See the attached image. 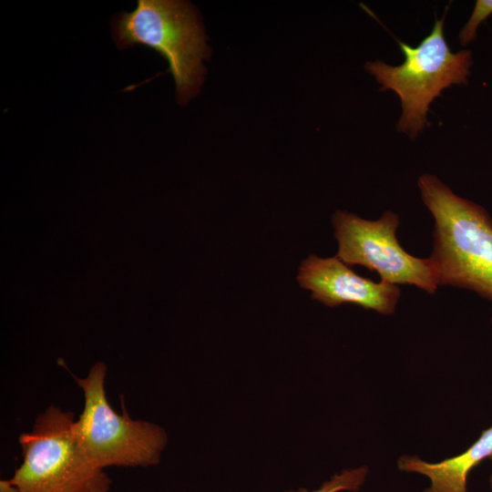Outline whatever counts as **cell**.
Here are the masks:
<instances>
[{
    "label": "cell",
    "instance_id": "3957f363",
    "mask_svg": "<svg viewBox=\"0 0 492 492\" xmlns=\"http://www.w3.org/2000/svg\"><path fill=\"white\" fill-rule=\"evenodd\" d=\"M113 36L118 48L142 45L169 63L181 103L196 95L209 57L206 36L193 7L183 1L138 0L132 12L116 19Z\"/></svg>",
    "mask_w": 492,
    "mask_h": 492
},
{
    "label": "cell",
    "instance_id": "30bf717a",
    "mask_svg": "<svg viewBox=\"0 0 492 492\" xmlns=\"http://www.w3.org/2000/svg\"><path fill=\"white\" fill-rule=\"evenodd\" d=\"M492 15V0H477L467 22L458 34L461 46H466L477 38L478 26Z\"/></svg>",
    "mask_w": 492,
    "mask_h": 492
},
{
    "label": "cell",
    "instance_id": "9c48e42d",
    "mask_svg": "<svg viewBox=\"0 0 492 492\" xmlns=\"http://www.w3.org/2000/svg\"><path fill=\"white\" fill-rule=\"evenodd\" d=\"M367 474L368 468L366 466H358L335 474L316 489L307 490L305 488H299L298 490H290L287 492H354L363 486Z\"/></svg>",
    "mask_w": 492,
    "mask_h": 492
},
{
    "label": "cell",
    "instance_id": "7a4b0ae2",
    "mask_svg": "<svg viewBox=\"0 0 492 492\" xmlns=\"http://www.w3.org/2000/svg\"><path fill=\"white\" fill-rule=\"evenodd\" d=\"M447 8L418 46L397 40L405 56L401 65L391 66L379 59L364 65L365 71L380 84V91L392 90L398 96L402 113L396 128L412 139L429 125L427 113L433 100L451 86L468 83L472 52L450 50L445 36Z\"/></svg>",
    "mask_w": 492,
    "mask_h": 492
},
{
    "label": "cell",
    "instance_id": "8992f818",
    "mask_svg": "<svg viewBox=\"0 0 492 492\" xmlns=\"http://www.w3.org/2000/svg\"><path fill=\"white\" fill-rule=\"evenodd\" d=\"M336 256L349 267L363 265L376 271L381 281L391 284H409L435 293L438 283L435 266L428 259L410 255L395 236L397 214L387 210L376 220L337 210L333 216Z\"/></svg>",
    "mask_w": 492,
    "mask_h": 492
},
{
    "label": "cell",
    "instance_id": "277c9868",
    "mask_svg": "<svg viewBox=\"0 0 492 492\" xmlns=\"http://www.w3.org/2000/svg\"><path fill=\"white\" fill-rule=\"evenodd\" d=\"M74 417L49 405L19 436L23 463L10 480L21 492H108L112 480L85 455Z\"/></svg>",
    "mask_w": 492,
    "mask_h": 492
},
{
    "label": "cell",
    "instance_id": "6da1fadb",
    "mask_svg": "<svg viewBox=\"0 0 492 492\" xmlns=\"http://www.w3.org/2000/svg\"><path fill=\"white\" fill-rule=\"evenodd\" d=\"M435 219L431 256L438 286L472 290L492 301V219L480 205L455 194L437 177L417 182Z\"/></svg>",
    "mask_w": 492,
    "mask_h": 492
},
{
    "label": "cell",
    "instance_id": "5b68a950",
    "mask_svg": "<svg viewBox=\"0 0 492 492\" xmlns=\"http://www.w3.org/2000/svg\"><path fill=\"white\" fill-rule=\"evenodd\" d=\"M84 395V408L75 420L77 439L97 467H147L159 464L168 436L160 425L130 417L109 405L105 390L107 366L95 363L84 378L72 374Z\"/></svg>",
    "mask_w": 492,
    "mask_h": 492
},
{
    "label": "cell",
    "instance_id": "4fadbf2b",
    "mask_svg": "<svg viewBox=\"0 0 492 492\" xmlns=\"http://www.w3.org/2000/svg\"><path fill=\"white\" fill-rule=\"evenodd\" d=\"M490 459L492 460V456L490 457Z\"/></svg>",
    "mask_w": 492,
    "mask_h": 492
},
{
    "label": "cell",
    "instance_id": "8fae6325",
    "mask_svg": "<svg viewBox=\"0 0 492 492\" xmlns=\"http://www.w3.org/2000/svg\"><path fill=\"white\" fill-rule=\"evenodd\" d=\"M0 492H21L10 479L0 481Z\"/></svg>",
    "mask_w": 492,
    "mask_h": 492
},
{
    "label": "cell",
    "instance_id": "7c38bea8",
    "mask_svg": "<svg viewBox=\"0 0 492 492\" xmlns=\"http://www.w3.org/2000/svg\"><path fill=\"white\" fill-rule=\"evenodd\" d=\"M489 485H490V489L492 492V475L490 476V478H489Z\"/></svg>",
    "mask_w": 492,
    "mask_h": 492
},
{
    "label": "cell",
    "instance_id": "52a82bcc",
    "mask_svg": "<svg viewBox=\"0 0 492 492\" xmlns=\"http://www.w3.org/2000/svg\"><path fill=\"white\" fill-rule=\"evenodd\" d=\"M297 281L313 299L329 307L351 303L382 314L395 313L401 294L397 285L361 277L337 256L311 254L302 261Z\"/></svg>",
    "mask_w": 492,
    "mask_h": 492
},
{
    "label": "cell",
    "instance_id": "ba28073f",
    "mask_svg": "<svg viewBox=\"0 0 492 492\" xmlns=\"http://www.w3.org/2000/svg\"><path fill=\"white\" fill-rule=\"evenodd\" d=\"M492 456V425L485 429L477 440L465 452L437 463H429L418 456H404L398 468L405 472L427 477L431 484L423 492H467V478L473 468Z\"/></svg>",
    "mask_w": 492,
    "mask_h": 492
}]
</instances>
